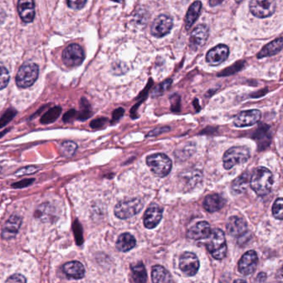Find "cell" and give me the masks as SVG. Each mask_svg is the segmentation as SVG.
Instances as JSON below:
<instances>
[{
	"mask_svg": "<svg viewBox=\"0 0 283 283\" xmlns=\"http://www.w3.org/2000/svg\"><path fill=\"white\" fill-rule=\"evenodd\" d=\"M283 49V38H279L276 40L272 41V43L267 44L258 55L259 58L271 57L273 55L278 54V52Z\"/></svg>",
	"mask_w": 283,
	"mask_h": 283,
	"instance_id": "cb8c5ba5",
	"label": "cell"
},
{
	"mask_svg": "<svg viewBox=\"0 0 283 283\" xmlns=\"http://www.w3.org/2000/svg\"><path fill=\"white\" fill-rule=\"evenodd\" d=\"M223 0H210V4L212 7H214V6L218 5V4L223 3Z\"/></svg>",
	"mask_w": 283,
	"mask_h": 283,
	"instance_id": "f6af8a7d",
	"label": "cell"
},
{
	"mask_svg": "<svg viewBox=\"0 0 283 283\" xmlns=\"http://www.w3.org/2000/svg\"><path fill=\"white\" fill-rule=\"evenodd\" d=\"M75 118H77V112L74 109H71L64 114L63 121L65 123H69V122L72 121Z\"/></svg>",
	"mask_w": 283,
	"mask_h": 283,
	"instance_id": "ab89813d",
	"label": "cell"
},
{
	"mask_svg": "<svg viewBox=\"0 0 283 283\" xmlns=\"http://www.w3.org/2000/svg\"><path fill=\"white\" fill-rule=\"evenodd\" d=\"M38 171V168L36 167H33V166H30V167H24V168H21L20 170L18 171L15 173V175L17 176H21V175H29V174H33V173H36Z\"/></svg>",
	"mask_w": 283,
	"mask_h": 283,
	"instance_id": "d590c367",
	"label": "cell"
},
{
	"mask_svg": "<svg viewBox=\"0 0 283 283\" xmlns=\"http://www.w3.org/2000/svg\"><path fill=\"white\" fill-rule=\"evenodd\" d=\"M234 283H247L245 281L242 280V279H237L236 281H234Z\"/></svg>",
	"mask_w": 283,
	"mask_h": 283,
	"instance_id": "bcb514c9",
	"label": "cell"
},
{
	"mask_svg": "<svg viewBox=\"0 0 283 283\" xmlns=\"http://www.w3.org/2000/svg\"><path fill=\"white\" fill-rule=\"evenodd\" d=\"M0 172H1V167H0Z\"/></svg>",
	"mask_w": 283,
	"mask_h": 283,
	"instance_id": "681fc988",
	"label": "cell"
},
{
	"mask_svg": "<svg viewBox=\"0 0 283 283\" xmlns=\"http://www.w3.org/2000/svg\"><path fill=\"white\" fill-rule=\"evenodd\" d=\"M106 121H107V119H105V118L95 119L91 123V127L93 129H101L106 124Z\"/></svg>",
	"mask_w": 283,
	"mask_h": 283,
	"instance_id": "60d3db41",
	"label": "cell"
},
{
	"mask_svg": "<svg viewBox=\"0 0 283 283\" xmlns=\"http://www.w3.org/2000/svg\"><path fill=\"white\" fill-rule=\"evenodd\" d=\"M211 234V228L208 222L201 221L197 223L189 229L187 237L190 239L200 240L207 239Z\"/></svg>",
	"mask_w": 283,
	"mask_h": 283,
	"instance_id": "ac0fdd59",
	"label": "cell"
},
{
	"mask_svg": "<svg viewBox=\"0 0 283 283\" xmlns=\"http://www.w3.org/2000/svg\"><path fill=\"white\" fill-rule=\"evenodd\" d=\"M261 118V112L258 109L242 111L235 117L234 124L238 128L249 127L256 124Z\"/></svg>",
	"mask_w": 283,
	"mask_h": 283,
	"instance_id": "8fae6325",
	"label": "cell"
},
{
	"mask_svg": "<svg viewBox=\"0 0 283 283\" xmlns=\"http://www.w3.org/2000/svg\"><path fill=\"white\" fill-rule=\"evenodd\" d=\"M163 216V209L157 205L152 204L147 208L144 215V225L147 229H154L158 225Z\"/></svg>",
	"mask_w": 283,
	"mask_h": 283,
	"instance_id": "5bb4252c",
	"label": "cell"
},
{
	"mask_svg": "<svg viewBox=\"0 0 283 283\" xmlns=\"http://www.w3.org/2000/svg\"><path fill=\"white\" fill-rule=\"evenodd\" d=\"M76 149H77V145L71 141L64 142L61 144V150L63 152V154L67 156H71L74 155Z\"/></svg>",
	"mask_w": 283,
	"mask_h": 283,
	"instance_id": "4dcf8cb0",
	"label": "cell"
},
{
	"mask_svg": "<svg viewBox=\"0 0 283 283\" xmlns=\"http://www.w3.org/2000/svg\"><path fill=\"white\" fill-rule=\"evenodd\" d=\"M209 27L207 25H199L193 29L189 39V46L193 51H197L204 46L209 38Z\"/></svg>",
	"mask_w": 283,
	"mask_h": 283,
	"instance_id": "4fadbf2b",
	"label": "cell"
},
{
	"mask_svg": "<svg viewBox=\"0 0 283 283\" xmlns=\"http://www.w3.org/2000/svg\"><path fill=\"white\" fill-rule=\"evenodd\" d=\"M113 1H115V2H121L122 0H113Z\"/></svg>",
	"mask_w": 283,
	"mask_h": 283,
	"instance_id": "7dc6e473",
	"label": "cell"
},
{
	"mask_svg": "<svg viewBox=\"0 0 283 283\" xmlns=\"http://www.w3.org/2000/svg\"><path fill=\"white\" fill-rule=\"evenodd\" d=\"M248 230L247 222L238 216H232L227 224V231L233 237H241Z\"/></svg>",
	"mask_w": 283,
	"mask_h": 283,
	"instance_id": "e0dca14e",
	"label": "cell"
},
{
	"mask_svg": "<svg viewBox=\"0 0 283 283\" xmlns=\"http://www.w3.org/2000/svg\"><path fill=\"white\" fill-rule=\"evenodd\" d=\"M173 26V20L167 15H160L155 19L151 26V33L156 38H162L170 32Z\"/></svg>",
	"mask_w": 283,
	"mask_h": 283,
	"instance_id": "30bf717a",
	"label": "cell"
},
{
	"mask_svg": "<svg viewBox=\"0 0 283 283\" xmlns=\"http://www.w3.org/2000/svg\"><path fill=\"white\" fill-rule=\"evenodd\" d=\"M250 181V176L246 173L236 178L232 183V191L235 194H242L246 192Z\"/></svg>",
	"mask_w": 283,
	"mask_h": 283,
	"instance_id": "83f0119b",
	"label": "cell"
},
{
	"mask_svg": "<svg viewBox=\"0 0 283 283\" xmlns=\"http://www.w3.org/2000/svg\"><path fill=\"white\" fill-rule=\"evenodd\" d=\"M276 8L275 0H251L249 3L251 13L259 19L272 16L275 13Z\"/></svg>",
	"mask_w": 283,
	"mask_h": 283,
	"instance_id": "52a82bcc",
	"label": "cell"
},
{
	"mask_svg": "<svg viewBox=\"0 0 283 283\" xmlns=\"http://www.w3.org/2000/svg\"><path fill=\"white\" fill-rule=\"evenodd\" d=\"M73 229L76 239H82V227H81L78 222H75V224H73Z\"/></svg>",
	"mask_w": 283,
	"mask_h": 283,
	"instance_id": "b9f144b4",
	"label": "cell"
},
{
	"mask_svg": "<svg viewBox=\"0 0 283 283\" xmlns=\"http://www.w3.org/2000/svg\"><path fill=\"white\" fill-rule=\"evenodd\" d=\"M204 208L210 213L220 211L225 205V200L218 194L209 195L204 200Z\"/></svg>",
	"mask_w": 283,
	"mask_h": 283,
	"instance_id": "ffe728a7",
	"label": "cell"
},
{
	"mask_svg": "<svg viewBox=\"0 0 283 283\" xmlns=\"http://www.w3.org/2000/svg\"><path fill=\"white\" fill-rule=\"evenodd\" d=\"M266 278H267V275L263 273V272H261L259 276H258V278H257V281L259 283H264V281L266 280Z\"/></svg>",
	"mask_w": 283,
	"mask_h": 283,
	"instance_id": "ee69618b",
	"label": "cell"
},
{
	"mask_svg": "<svg viewBox=\"0 0 283 283\" xmlns=\"http://www.w3.org/2000/svg\"><path fill=\"white\" fill-rule=\"evenodd\" d=\"M153 283H174L170 273L165 267L155 265L152 267Z\"/></svg>",
	"mask_w": 283,
	"mask_h": 283,
	"instance_id": "7402d4cb",
	"label": "cell"
},
{
	"mask_svg": "<svg viewBox=\"0 0 283 283\" xmlns=\"http://www.w3.org/2000/svg\"><path fill=\"white\" fill-rule=\"evenodd\" d=\"M131 268L135 283H146L147 272L142 261H139L136 264L131 265Z\"/></svg>",
	"mask_w": 283,
	"mask_h": 283,
	"instance_id": "4316f807",
	"label": "cell"
},
{
	"mask_svg": "<svg viewBox=\"0 0 283 283\" xmlns=\"http://www.w3.org/2000/svg\"><path fill=\"white\" fill-rule=\"evenodd\" d=\"M69 8L72 9H81L87 3V0H67Z\"/></svg>",
	"mask_w": 283,
	"mask_h": 283,
	"instance_id": "e575fe53",
	"label": "cell"
},
{
	"mask_svg": "<svg viewBox=\"0 0 283 283\" xmlns=\"http://www.w3.org/2000/svg\"><path fill=\"white\" fill-rule=\"evenodd\" d=\"M36 217L44 222L50 221L54 219L55 209L49 203H44L40 205L36 211Z\"/></svg>",
	"mask_w": 283,
	"mask_h": 283,
	"instance_id": "484cf974",
	"label": "cell"
},
{
	"mask_svg": "<svg viewBox=\"0 0 283 283\" xmlns=\"http://www.w3.org/2000/svg\"><path fill=\"white\" fill-rule=\"evenodd\" d=\"M249 158L250 150L247 147H233L223 155V167L226 170H229L236 165L245 163Z\"/></svg>",
	"mask_w": 283,
	"mask_h": 283,
	"instance_id": "3957f363",
	"label": "cell"
},
{
	"mask_svg": "<svg viewBox=\"0 0 283 283\" xmlns=\"http://www.w3.org/2000/svg\"><path fill=\"white\" fill-rule=\"evenodd\" d=\"M206 242V247L213 259L221 260L227 254V243L225 235L220 229H213L211 231Z\"/></svg>",
	"mask_w": 283,
	"mask_h": 283,
	"instance_id": "7a4b0ae2",
	"label": "cell"
},
{
	"mask_svg": "<svg viewBox=\"0 0 283 283\" xmlns=\"http://www.w3.org/2000/svg\"><path fill=\"white\" fill-rule=\"evenodd\" d=\"M180 268L185 275H195L199 268V259L193 253L185 252L180 257Z\"/></svg>",
	"mask_w": 283,
	"mask_h": 283,
	"instance_id": "9c48e42d",
	"label": "cell"
},
{
	"mask_svg": "<svg viewBox=\"0 0 283 283\" xmlns=\"http://www.w3.org/2000/svg\"><path fill=\"white\" fill-rule=\"evenodd\" d=\"M81 111L79 113H77V118L76 119H79L81 121H85L87 119H89L92 116V111H91V107L89 104L87 100L82 99V102H81Z\"/></svg>",
	"mask_w": 283,
	"mask_h": 283,
	"instance_id": "f546056e",
	"label": "cell"
},
{
	"mask_svg": "<svg viewBox=\"0 0 283 283\" xmlns=\"http://www.w3.org/2000/svg\"><path fill=\"white\" fill-rule=\"evenodd\" d=\"M259 263V258L256 252L253 250L248 251L242 255L238 261V270L243 275H249L253 273Z\"/></svg>",
	"mask_w": 283,
	"mask_h": 283,
	"instance_id": "7c38bea8",
	"label": "cell"
},
{
	"mask_svg": "<svg viewBox=\"0 0 283 283\" xmlns=\"http://www.w3.org/2000/svg\"><path fill=\"white\" fill-rule=\"evenodd\" d=\"M170 85H171V80H170V81L168 80V81H165L164 83L159 86L158 88H156L155 92H154V94H157V96L161 95V94H163L164 92L165 91V90L169 88Z\"/></svg>",
	"mask_w": 283,
	"mask_h": 283,
	"instance_id": "74e56055",
	"label": "cell"
},
{
	"mask_svg": "<svg viewBox=\"0 0 283 283\" xmlns=\"http://www.w3.org/2000/svg\"><path fill=\"white\" fill-rule=\"evenodd\" d=\"M84 58V51L77 44H71L63 51V61L68 67L78 66L82 64Z\"/></svg>",
	"mask_w": 283,
	"mask_h": 283,
	"instance_id": "ba28073f",
	"label": "cell"
},
{
	"mask_svg": "<svg viewBox=\"0 0 283 283\" xmlns=\"http://www.w3.org/2000/svg\"><path fill=\"white\" fill-rule=\"evenodd\" d=\"M229 49L226 45L219 44L214 46L207 53L206 61L211 65H220L229 57Z\"/></svg>",
	"mask_w": 283,
	"mask_h": 283,
	"instance_id": "9a60e30c",
	"label": "cell"
},
{
	"mask_svg": "<svg viewBox=\"0 0 283 283\" xmlns=\"http://www.w3.org/2000/svg\"><path fill=\"white\" fill-rule=\"evenodd\" d=\"M22 224V218L17 215L10 216L5 224L3 225L1 236L4 240H10L14 239L19 232L20 226Z\"/></svg>",
	"mask_w": 283,
	"mask_h": 283,
	"instance_id": "2e32d148",
	"label": "cell"
},
{
	"mask_svg": "<svg viewBox=\"0 0 283 283\" xmlns=\"http://www.w3.org/2000/svg\"><path fill=\"white\" fill-rule=\"evenodd\" d=\"M136 245V240L133 235L129 233L120 235L117 241V248L120 252H128Z\"/></svg>",
	"mask_w": 283,
	"mask_h": 283,
	"instance_id": "603a6c76",
	"label": "cell"
},
{
	"mask_svg": "<svg viewBox=\"0 0 283 283\" xmlns=\"http://www.w3.org/2000/svg\"><path fill=\"white\" fill-rule=\"evenodd\" d=\"M251 188L260 196H267L272 191L273 185V175L265 167H259L253 172L249 181Z\"/></svg>",
	"mask_w": 283,
	"mask_h": 283,
	"instance_id": "6da1fadb",
	"label": "cell"
},
{
	"mask_svg": "<svg viewBox=\"0 0 283 283\" xmlns=\"http://www.w3.org/2000/svg\"><path fill=\"white\" fill-rule=\"evenodd\" d=\"M61 112H62V108L59 106H56L54 108L50 109L49 110L44 113L42 117V124H52L58 119V117L60 116Z\"/></svg>",
	"mask_w": 283,
	"mask_h": 283,
	"instance_id": "f1b7e54d",
	"label": "cell"
},
{
	"mask_svg": "<svg viewBox=\"0 0 283 283\" xmlns=\"http://www.w3.org/2000/svg\"><path fill=\"white\" fill-rule=\"evenodd\" d=\"M146 163L155 175L165 177L169 175L172 168L171 160L165 154L155 153L148 156Z\"/></svg>",
	"mask_w": 283,
	"mask_h": 283,
	"instance_id": "277c9868",
	"label": "cell"
},
{
	"mask_svg": "<svg viewBox=\"0 0 283 283\" xmlns=\"http://www.w3.org/2000/svg\"><path fill=\"white\" fill-rule=\"evenodd\" d=\"M5 283H27L26 278L20 274H14L6 280Z\"/></svg>",
	"mask_w": 283,
	"mask_h": 283,
	"instance_id": "8d00e7d4",
	"label": "cell"
},
{
	"mask_svg": "<svg viewBox=\"0 0 283 283\" xmlns=\"http://www.w3.org/2000/svg\"><path fill=\"white\" fill-rule=\"evenodd\" d=\"M19 16L24 22H33L35 16L33 0H19L18 3Z\"/></svg>",
	"mask_w": 283,
	"mask_h": 283,
	"instance_id": "d6986e66",
	"label": "cell"
},
{
	"mask_svg": "<svg viewBox=\"0 0 283 283\" xmlns=\"http://www.w3.org/2000/svg\"><path fill=\"white\" fill-rule=\"evenodd\" d=\"M38 65L34 63H25L20 67L16 76V84L19 88H27L33 86L38 77Z\"/></svg>",
	"mask_w": 283,
	"mask_h": 283,
	"instance_id": "8992f818",
	"label": "cell"
},
{
	"mask_svg": "<svg viewBox=\"0 0 283 283\" xmlns=\"http://www.w3.org/2000/svg\"><path fill=\"white\" fill-rule=\"evenodd\" d=\"M63 272L68 278L81 279L85 275V267L80 261H69L63 266Z\"/></svg>",
	"mask_w": 283,
	"mask_h": 283,
	"instance_id": "44dd1931",
	"label": "cell"
},
{
	"mask_svg": "<svg viewBox=\"0 0 283 283\" xmlns=\"http://www.w3.org/2000/svg\"><path fill=\"white\" fill-rule=\"evenodd\" d=\"M283 198H278L272 206V215L279 220H282L283 218Z\"/></svg>",
	"mask_w": 283,
	"mask_h": 283,
	"instance_id": "1f68e13d",
	"label": "cell"
},
{
	"mask_svg": "<svg viewBox=\"0 0 283 283\" xmlns=\"http://www.w3.org/2000/svg\"><path fill=\"white\" fill-rule=\"evenodd\" d=\"M236 1H237V2H240V1H241V0H236Z\"/></svg>",
	"mask_w": 283,
	"mask_h": 283,
	"instance_id": "c3c4849f",
	"label": "cell"
},
{
	"mask_svg": "<svg viewBox=\"0 0 283 283\" xmlns=\"http://www.w3.org/2000/svg\"><path fill=\"white\" fill-rule=\"evenodd\" d=\"M34 181V179H26V180H23V181H19L17 183H14L12 185L14 188H24L27 186H30L31 184Z\"/></svg>",
	"mask_w": 283,
	"mask_h": 283,
	"instance_id": "f35d334b",
	"label": "cell"
},
{
	"mask_svg": "<svg viewBox=\"0 0 283 283\" xmlns=\"http://www.w3.org/2000/svg\"><path fill=\"white\" fill-rule=\"evenodd\" d=\"M15 114H16V111L14 110V109H8V110L6 111L5 113L0 119V129L5 126L6 124L11 121L12 119L15 117Z\"/></svg>",
	"mask_w": 283,
	"mask_h": 283,
	"instance_id": "836d02e7",
	"label": "cell"
},
{
	"mask_svg": "<svg viewBox=\"0 0 283 283\" xmlns=\"http://www.w3.org/2000/svg\"><path fill=\"white\" fill-rule=\"evenodd\" d=\"M144 204L140 199H131V200H122L115 207V215L117 218L120 219H126L131 218L141 212Z\"/></svg>",
	"mask_w": 283,
	"mask_h": 283,
	"instance_id": "5b68a950",
	"label": "cell"
},
{
	"mask_svg": "<svg viewBox=\"0 0 283 283\" xmlns=\"http://www.w3.org/2000/svg\"><path fill=\"white\" fill-rule=\"evenodd\" d=\"M202 3L200 1H195L189 8L188 13L185 18V26L186 29H189L192 25L196 22L197 19L200 15L201 12Z\"/></svg>",
	"mask_w": 283,
	"mask_h": 283,
	"instance_id": "d4e9b609",
	"label": "cell"
},
{
	"mask_svg": "<svg viewBox=\"0 0 283 283\" xmlns=\"http://www.w3.org/2000/svg\"><path fill=\"white\" fill-rule=\"evenodd\" d=\"M123 113H124L123 109H117V110H115L114 113H113V120H115V121L118 120L120 117L122 116Z\"/></svg>",
	"mask_w": 283,
	"mask_h": 283,
	"instance_id": "7bdbcfd3",
	"label": "cell"
},
{
	"mask_svg": "<svg viewBox=\"0 0 283 283\" xmlns=\"http://www.w3.org/2000/svg\"><path fill=\"white\" fill-rule=\"evenodd\" d=\"M9 73L4 66L0 65V89H3L8 86L9 81Z\"/></svg>",
	"mask_w": 283,
	"mask_h": 283,
	"instance_id": "d6a6232c",
	"label": "cell"
}]
</instances>
